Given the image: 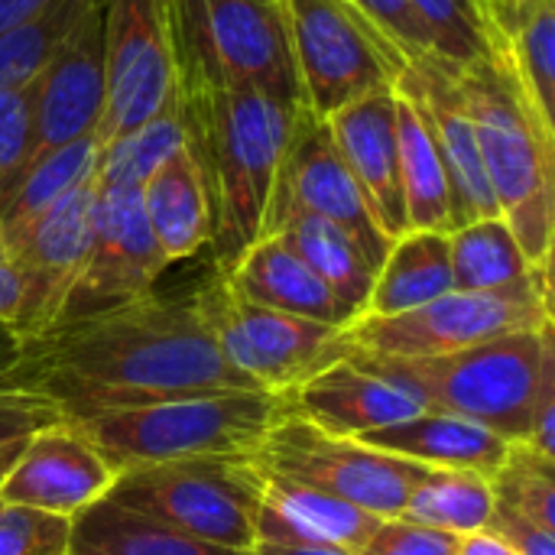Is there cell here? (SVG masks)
<instances>
[{"instance_id":"obj_1","label":"cell","mask_w":555,"mask_h":555,"mask_svg":"<svg viewBox=\"0 0 555 555\" xmlns=\"http://www.w3.org/2000/svg\"><path fill=\"white\" fill-rule=\"evenodd\" d=\"M20 387L46 393L65 420L211 390H260L208 335L192 293H146L120 309L23 338Z\"/></svg>"},{"instance_id":"obj_2","label":"cell","mask_w":555,"mask_h":555,"mask_svg":"<svg viewBox=\"0 0 555 555\" xmlns=\"http://www.w3.org/2000/svg\"><path fill=\"white\" fill-rule=\"evenodd\" d=\"M172 104L208 195L211 270L228 276L263 237L267 202L299 107L254 88L208 85H176Z\"/></svg>"},{"instance_id":"obj_3","label":"cell","mask_w":555,"mask_h":555,"mask_svg":"<svg viewBox=\"0 0 555 555\" xmlns=\"http://www.w3.org/2000/svg\"><path fill=\"white\" fill-rule=\"evenodd\" d=\"M452 75L475 120L501 218L530 267H553L555 124L543 117L498 42L475 62H452Z\"/></svg>"},{"instance_id":"obj_4","label":"cell","mask_w":555,"mask_h":555,"mask_svg":"<svg viewBox=\"0 0 555 555\" xmlns=\"http://www.w3.org/2000/svg\"><path fill=\"white\" fill-rule=\"evenodd\" d=\"M361 364L406 387L426 410L455 413L527 446L543 400L555 397L553 325L501 335L436 358H377L351 351Z\"/></svg>"},{"instance_id":"obj_5","label":"cell","mask_w":555,"mask_h":555,"mask_svg":"<svg viewBox=\"0 0 555 555\" xmlns=\"http://www.w3.org/2000/svg\"><path fill=\"white\" fill-rule=\"evenodd\" d=\"M289 413L293 393L211 390L146 406L104 410L68 423L85 433L117 475L133 465L202 455H254Z\"/></svg>"},{"instance_id":"obj_6","label":"cell","mask_w":555,"mask_h":555,"mask_svg":"<svg viewBox=\"0 0 555 555\" xmlns=\"http://www.w3.org/2000/svg\"><path fill=\"white\" fill-rule=\"evenodd\" d=\"M166 26L176 85L254 88L302 107L280 3L166 0Z\"/></svg>"},{"instance_id":"obj_7","label":"cell","mask_w":555,"mask_h":555,"mask_svg":"<svg viewBox=\"0 0 555 555\" xmlns=\"http://www.w3.org/2000/svg\"><path fill=\"white\" fill-rule=\"evenodd\" d=\"M107 498L195 540L254 553L263 468L254 455H202L117 472Z\"/></svg>"},{"instance_id":"obj_8","label":"cell","mask_w":555,"mask_h":555,"mask_svg":"<svg viewBox=\"0 0 555 555\" xmlns=\"http://www.w3.org/2000/svg\"><path fill=\"white\" fill-rule=\"evenodd\" d=\"M553 267H537L527 280L494 293L452 289L400 315H361L345 328L351 351L377 358H436L501 335L540 332L553 325Z\"/></svg>"},{"instance_id":"obj_9","label":"cell","mask_w":555,"mask_h":555,"mask_svg":"<svg viewBox=\"0 0 555 555\" xmlns=\"http://www.w3.org/2000/svg\"><path fill=\"white\" fill-rule=\"evenodd\" d=\"M302 107L319 120L358 98L393 88L406 55L351 0H280Z\"/></svg>"},{"instance_id":"obj_10","label":"cell","mask_w":555,"mask_h":555,"mask_svg":"<svg viewBox=\"0 0 555 555\" xmlns=\"http://www.w3.org/2000/svg\"><path fill=\"white\" fill-rule=\"evenodd\" d=\"M192 299L221 358L260 390L293 393L299 384L351 354L345 328L254 306L215 270L192 289Z\"/></svg>"},{"instance_id":"obj_11","label":"cell","mask_w":555,"mask_h":555,"mask_svg":"<svg viewBox=\"0 0 555 555\" xmlns=\"http://www.w3.org/2000/svg\"><path fill=\"white\" fill-rule=\"evenodd\" d=\"M254 459L263 472L325 491L380 520L400 517L410 491L426 475L416 462L361 446L358 439L328 436L296 413L273 426Z\"/></svg>"},{"instance_id":"obj_12","label":"cell","mask_w":555,"mask_h":555,"mask_svg":"<svg viewBox=\"0 0 555 555\" xmlns=\"http://www.w3.org/2000/svg\"><path fill=\"white\" fill-rule=\"evenodd\" d=\"M289 215H315L338 224L371 260L377 270L390 250V237L374 221L367 198L361 195L354 176L348 172L332 130L325 120L309 114L306 107L296 111L273 192L267 202L263 234H270Z\"/></svg>"},{"instance_id":"obj_13","label":"cell","mask_w":555,"mask_h":555,"mask_svg":"<svg viewBox=\"0 0 555 555\" xmlns=\"http://www.w3.org/2000/svg\"><path fill=\"white\" fill-rule=\"evenodd\" d=\"M166 267L169 263L146 224L140 189L94 182L91 241L85 267L55 325L137 302L140 296L156 289V280L166 273Z\"/></svg>"},{"instance_id":"obj_14","label":"cell","mask_w":555,"mask_h":555,"mask_svg":"<svg viewBox=\"0 0 555 555\" xmlns=\"http://www.w3.org/2000/svg\"><path fill=\"white\" fill-rule=\"evenodd\" d=\"M107 104L101 137H117L172 107L166 0H101Z\"/></svg>"},{"instance_id":"obj_15","label":"cell","mask_w":555,"mask_h":555,"mask_svg":"<svg viewBox=\"0 0 555 555\" xmlns=\"http://www.w3.org/2000/svg\"><path fill=\"white\" fill-rule=\"evenodd\" d=\"M94 179L68 192L46 215H39L10 247L7 263L20 276V309L13 332L33 338L49 332L85 267L91 241Z\"/></svg>"},{"instance_id":"obj_16","label":"cell","mask_w":555,"mask_h":555,"mask_svg":"<svg viewBox=\"0 0 555 555\" xmlns=\"http://www.w3.org/2000/svg\"><path fill=\"white\" fill-rule=\"evenodd\" d=\"M104 104V20L101 0H91L88 10L55 42L52 55L33 81V159L62 143L101 133Z\"/></svg>"},{"instance_id":"obj_17","label":"cell","mask_w":555,"mask_h":555,"mask_svg":"<svg viewBox=\"0 0 555 555\" xmlns=\"http://www.w3.org/2000/svg\"><path fill=\"white\" fill-rule=\"evenodd\" d=\"M426 111V120L433 127L446 176H449V195H452V221L455 228L472 224L478 218H494L498 202L485 176L481 150L475 120L462 101V91L452 75V62L442 55H420L406 65V72L397 78Z\"/></svg>"},{"instance_id":"obj_18","label":"cell","mask_w":555,"mask_h":555,"mask_svg":"<svg viewBox=\"0 0 555 555\" xmlns=\"http://www.w3.org/2000/svg\"><path fill=\"white\" fill-rule=\"evenodd\" d=\"M114 478V468L85 433L62 420L26 446L0 485V504H20L72 520L81 507L104 498Z\"/></svg>"},{"instance_id":"obj_19","label":"cell","mask_w":555,"mask_h":555,"mask_svg":"<svg viewBox=\"0 0 555 555\" xmlns=\"http://www.w3.org/2000/svg\"><path fill=\"white\" fill-rule=\"evenodd\" d=\"M332 140L354 176L361 195L380 231L397 241L406 234V211L400 192V163H397V117H393V88L374 91L351 101L348 107L325 117Z\"/></svg>"},{"instance_id":"obj_20","label":"cell","mask_w":555,"mask_h":555,"mask_svg":"<svg viewBox=\"0 0 555 555\" xmlns=\"http://www.w3.org/2000/svg\"><path fill=\"white\" fill-rule=\"evenodd\" d=\"M423 410L426 406L406 387L351 354L293 390V413L341 439H358L361 433L413 420Z\"/></svg>"},{"instance_id":"obj_21","label":"cell","mask_w":555,"mask_h":555,"mask_svg":"<svg viewBox=\"0 0 555 555\" xmlns=\"http://www.w3.org/2000/svg\"><path fill=\"white\" fill-rule=\"evenodd\" d=\"M377 524L380 517L348 501L263 472L257 543H325L348 553H361Z\"/></svg>"},{"instance_id":"obj_22","label":"cell","mask_w":555,"mask_h":555,"mask_svg":"<svg viewBox=\"0 0 555 555\" xmlns=\"http://www.w3.org/2000/svg\"><path fill=\"white\" fill-rule=\"evenodd\" d=\"M358 442L380 449L387 455L416 462L423 468H459V472H478L488 478L504 465L507 449H511L488 426L455 416V413H439V410H423L413 420L361 433Z\"/></svg>"},{"instance_id":"obj_23","label":"cell","mask_w":555,"mask_h":555,"mask_svg":"<svg viewBox=\"0 0 555 555\" xmlns=\"http://www.w3.org/2000/svg\"><path fill=\"white\" fill-rule=\"evenodd\" d=\"M224 280L241 299L254 306L348 328V319L332 289L280 234H263Z\"/></svg>"},{"instance_id":"obj_24","label":"cell","mask_w":555,"mask_h":555,"mask_svg":"<svg viewBox=\"0 0 555 555\" xmlns=\"http://www.w3.org/2000/svg\"><path fill=\"white\" fill-rule=\"evenodd\" d=\"M393 117H397V163L400 192L406 211V231H442L452 234V195L449 176L420 101L397 81L393 85Z\"/></svg>"},{"instance_id":"obj_25","label":"cell","mask_w":555,"mask_h":555,"mask_svg":"<svg viewBox=\"0 0 555 555\" xmlns=\"http://www.w3.org/2000/svg\"><path fill=\"white\" fill-rule=\"evenodd\" d=\"M68 524V555H254L195 540L107 494L81 507Z\"/></svg>"},{"instance_id":"obj_26","label":"cell","mask_w":555,"mask_h":555,"mask_svg":"<svg viewBox=\"0 0 555 555\" xmlns=\"http://www.w3.org/2000/svg\"><path fill=\"white\" fill-rule=\"evenodd\" d=\"M140 198H143V215L153 231V241L159 244L169 267L208 247V237H211L208 195H205L198 166L192 163L185 146L172 153L140 185Z\"/></svg>"},{"instance_id":"obj_27","label":"cell","mask_w":555,"mask_h":555,"mask_svg":"<svg viewBox=\"0 0 555 555\" xmlns=\"http://www.w3.org/2000/svg\"><path fill=\"white\" fill-rule=\"evenodd\" d=\"M101 146L104 137L101 133H88L81 140L62 143L42 156H36L23 176L7 189L3 202H0V241H3V257L7 247L39 218L46 215L55 202H62L68 192H75L78 185L91 182L98 172V159H101Z\"/></svg>"},{"instance_id":"obj_28","label":"cell","mask_w":555,"mask_h":555,"mask_svg":"<svg viewBox=\"0 0 555 555\" xmlns=\"http://www.w3.org/2000/svg\"><path fill=\"white\" fill-rule=\"evenodd\" d=\"M491 42L511 59L524 88L555 124V0H488Z\"/></svg>"},{"instance_id":"obj_29","label":"cell","mask_w":555,"mask_h":555,"mask_svg":"<svg viewBox=\"0 0 555 555\" xmlns=\"http://www.w3.org/2000/svg\"><path fill=\"white\" fill-rule=\"evenodd\" d=\"M270 234H280L309 263V270L332 289L348 325L367 312L377 270L338 224L315 215H289Z\"/></svg>"},{"instance_id":"obj_30","label":"cell","mask_w":555,"mask_h":555,"mask_svg":"<svg viewBox=\"0 0 555 555\" xmlns=\"http://www.w3.org/2000/svg\"><path fill=\"white\" fill-rule=\"evenodd\" d=\"M452 289L455 283L449 260V234L406 231L390 244L384 263L377 267L364 315H400Z\"/></svg>"},{"instance_id":"obj_31","label":"cell","mask_w":555,"mask_h":555,"mask_svg":"<svg viewBox=\"0 0 555 555\" xmlns=\"http://www.w3.org/2000/svg\"><path fill=\"white\" fill-rule=\"evenodd\" d=\"M491 511L494 498L488 475L459 468H426V475L410 491L400 520L452 537H468L488 527Z\"/></svg>"},{"instance_id":"obj_32","label":"cell","mask_w":555,"mask_h":555,"mask_svg":"<svg viewBox=\"0 0 555 555\" xmlns=\"http://www.w3.org/2000/svg\"><path fill=\"white\" fill-rule=\"evenodd\" d=\"M452 283L462 293H494L527 280L537 267L527 263L514 231L501 215L478 218L449 234Z\"/></svg>"},{"instance_id":"obj_33","label":"cell","mask_w":555,"mask_h":555,"mask_svg":"<svg viewBox=\"0 0 555 555\" xmlns=\"http://www.w3.org/2000/svg\"><path fill=\"white\" fill-rule=\"evenodd\" d=\"M182 146H185V133H182V124H179V114L172 104L169 111L150 117L146 124L124 130L117 137H107L101 146L94 182L140 189Z\"/></svg>"},{"instance_id":"obj_34","label":"cell","mask_w":555,"mask_h":555,"mask_svg":"<svg viewBox=\"0 0 555 555\" xmlns=\"http://www.w3.org/2000/svg\"><path fill=\"white\" fill-rule=\"evenodd\" d=\"M488 481L494 511L555 530V459H543L530 446H511L504 465Z\"/></svg>"},{"instance_id":"obj_35","label":"cell","mask_w":555,"mask_h":555,"mask_svg":"<svg viewBox=\"0 0 555 555\" xmlns=\"http://www.w3.org/2000/svg\"><path fill=\"white\" fill-rule=\"evenodd\" d=\"M410 7L433 39V55L465 65L494 49L481 0H410Z\"/></svg>"},{"instance_id":"obj_36","label":"cell","mask_w":555,"mask_h":555,"mask_svg":"<svg viewBox=\"0 0 555 555\" xmlns=\"http://www.w3.org/2000/svg\"><path fill=\"white\" fill-rule=\"evenodd\" d=\"M88 3L91 0H59L33 23L0 36V91L33 81L52 55L55 42L88 10Z\"/></svg>"},{"instance_id":"obj_37","label":"cell","mask_w":555,"mask_h":555,"mask_svg":"<svg viewBox=\"0 0 555 555\" xmlns=\"http://www.w3.org/2000/svg\"><path fill=\"white\" fill-rule=\"evenodd\" d=\"M62 410L36 390L0 387V485L20 462L26 446L49 426L62 423Z\"/></svg>"},{"instance_id":"obj_38","label":"cell","mask_w":555,"mask_h":555,"mask_svg":"<svg viewBox=\"0 0 555 555\" xmlns=\"http://www.w3.org/2000/svg\"><path fill=\"white\" fill-rule=\"evenodd\" d=\"M68 517L0 504V555H68Z\"/></svg>"},{"instance_id":"obj_39","label":"cell","mask_w":555,"mask_h":555,"mask_svg":"<svg viewBox=\"0 0 555 555\" xmlns=\"http://www.w3.org/2000/svg\"><path fill=\"white\" fill-rule=\"evenodd\" d=\"M33 81L0 91V179L7 189L33 159Z\"/></svg>"},{"instance_id":"obj_40","label":"cell","mask_w":555,"mask_h":555,"mask_svg":"<svg viewBox=\"0 0 555 555\" xmlns=\"http://www.w3.org/2000/svg\"><path fill=\"white\" fill-rule=\"evenodd\" d=\"M459 540L462 537L390 517L377 524V530L367 537L364 550L358 555H455Z\"/></svg>"},{"instance_id":"obj_41","label":"cell","mask_w":555,"mask_h":555,"mask_svg":"<svg viewBox=\"0 0 555 555\" xmlns=\"http://www.w3.org/2000/svg\"><path fill=\"white\" fill-rule=\"evenodd\" d=\"M351 3L406 55V62L433 52V39L420 23V16L413 13L410 0H351Z\"/></svg>"},{"instance_id":"obj_42","label":"cell","mask_w":555,"mask_h":555,"mask_svg":"<svg viewBox=\"0 0 555 555\" xmlns=\"http://www.w3.org/2000/svg\"><path fill=\"white\" fill-rule=\"evenodd\" d=\"M491 537L507 543L517 555H555V530H546L527 517L507 514V511H491V520L485 527Z\"/></svg>"},{"instance_id":"obj_43","label":"cell","mask_w":555,"mask_h":555,"mask_svg":"<svg viewBox=\"0 0 555 555\" xmlns=\"http://www.w3.org/2000/svg\"><path fill=\"white\" fill-rule=\"evenodd\" d=\"M55 3L59 0H0V36L33 23L36 16H42Z\"/></svg>"},{"instance_id":"obj_44","label":"cell","mask_w":555,"mask_h":555,"mask_svg":"<svg viewBox=\"0 0 555 555\" xmlns=\"http://www.w3.org/2000/svg\"><path fill=\"white\" fill-rule=\"evenodd\" d=\"M20 358H23V338L10 325L0 322V387H20V377H16Z\"/></svg>"},{"instance_id":"obj_45","label":"cell","mask_w":555,"mask_h":555,"mask_svg":"<svg viewBox=\"0 0 555 555\" xmlns=\"http://www.w3.org/2000/svg\"><path fill=\"white\" fill-rule=\"evenodd\" d=\"M16 309H20V276L7 260H0V322L13 328Z\"/></svg>"},{"instance_id":"obj_46","label":"cell","mask_w":555,"mask_h":555,"mask_svg":"<svg viewBox=\"0 0 555 555\" xmlns=\"http://www.w3.org/2000/svg\"><path fill=\"white\" fill-rule=\"evenodd\" d=\"M254 555H358L325 543H254Z\"/></svg>"},{"instance_id":"obj_47","label":"cell","mask_w":555,"mask_h":555,"mask_svg":"<svg viewBox=\"0 0 555 555\" xmlns=\"http://www.w3.org/2000/svg\"><path fill=\"white\" fill-rule=\"evenodd\" d=\"M455 555H517L507 543H501L498 537H491L488 530L468 533L459 540V553Z\"/></svg>"},{"instance_id":"obj_48","label":"cell","mask_w":555,"mask_h":555,"mask_svg":"<svg viewBox=\"0 0 555 555\" xmlns=\"http://www.w3.org/2000/svg\"><path fill=\"white\" fill-rule=\"evenodd\" d=\"M3 195H7V182L0 179V202H3Z\"/></svg>"},{"instance_id":"obj_49","label":"cell","mask_w":555,"mask_h":555,"mask_svg":"<svg viewBox=\"0 0 555 555\" xmlns=\"http://www.w3.org/2000/svg\"><path fill=\"white\" fill-rule=\"evenodd\" d=\"M0 260H7V257H3V241H0Z\"/></svg>"},{"instance_id":"obj_50","label":"cell","mask_w":555,"mask_h":555,"mask_svg":"<svg viewBox=\"0 0 555 555\" xmlns=\"http://www.w3.org/2000/svg\"><path fill=\"white\" fill-rule=\"evenodd\" d=\"M260 3H280V0H260Z\"/></svg>"},{"instance_id":"obj_51","label":"cell","mask_w":555,"mask_h":555,"mask_svg":"<svg viewBox=\"0 0 555 555\" xmlns=\"http://www.w3.org/2000/svg\"><path fill=\"white\" fill-rule=\"evenodd\" d=\"M481 3H488V0H481Z\"/></svg>"}]
</instances>
